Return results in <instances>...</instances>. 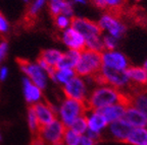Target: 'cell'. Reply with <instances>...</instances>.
<instances>
[{
	"label": "cell",
	"mask_w": 147,
	"mask_h": 145,
	"mask_svg": "<svg viewBox=\"0 0 147 145\" xmlns=\"http://www.w3.org/2000/svg\"><path fill=\"white\" fill-rule=\"evenodd\" d=\"M102 65L119 71H125L129 67V61L127 57L119 52L104 51L101 53Z\"/></svg>",
	"instance_id": "8fae6325"
},
{
	"label": "cell",
	"mask_w": 147,
	"mask_h": 145,
	"mask_svg": "<svg viewBox=\"0 0 147 145\" xmlns=\"http://www.w3.org/2000/svg\"><path fill=\"white\" fill-rule=\"evenodd\" d=\"M98 111L104 116V118L106 119V121L109 124L111 122H115V121L121 120V119L124 118L126 107H124L121 104H115L107 106L105 108H102Z\"/></svg>",
	"instance_id": "2e32d148"
},
{
	"label": "cell",
	"mask_w": 147,
	"mask_h": 145,
	"mask_svg": "<svg viewBox=\"0 0 147 145\" xmlns=\"http://www.w3.org/2000/svg\"><path fill=\"white\" fill-rule=\"evenodd\" d=\"M106 130H107L108 135L111 139L117 141V142L126 143L129 135L133 130V127L128 122H126L124 119H121V120L109 123Z\"/></svg>",
	"instance_id": "30bf717a"
},
{
	"label": "cell",
	"mask_w": 147,
	"mask_h": 145,
	"mask_svg": "<svg viewBox=\"0 0 147 145\" xmlns=\"http://www.w3.org/2000/svg\"><path fill=\"white\" fill-rule=\"evenodd\" d=\"M20 68L22 72L25 74L28 79L36 84L42 90L47 87L49 77L44 69L37 62H32L29 60H20Z\"/></svg>",
	"instance_id": "5b68a950"
},
{
	"label": "cell",
	"mask_w": 147,
	"mask_h": 145,
	"mask_svg": "<svg viewBox=\"0 0 147 145\" xmlns=\"http://www.w3.org/2000/svg\"><path fill=\"white\" fill-rule=\"evenodd\" d=\"M8 52V43L6 41L0 42V64L5 59V57Z\"/></svg>",
	"instance_id": "4dcf8cb0"
},
{
	"label": "cell",
	"mask_w": 147,
	"mask_h": 145,
	"mask_svg": "<svg viewBox=\"0 0 147 145\" xmlns=\"http://www.w3.org/2000/svg\"><path fill=\"white\" fill-rule=\"evenodd\" d=\"M71 27L79 32L84 39L91 38V37H100L102 34V30L98 25V23L90 21L85 17H76L71 18Z\"/></svg>",
	"instance_id": "52a82bcc"
},
{
	"label": "cell",
	"mask_w": 147,
	"mask_h": 145,
	"mask_svg": "<svg viewBox=\"0 0 147 145\" xmlns=\"http://www.w3.org/2000/svg\"><path fill=\"white\" fill-rule=\"evenodd\" d=\"M24 1H25V2H29V0H24Z\"/></svg>",
	"instance_id": "74e56055"
},
{
	"label": "cell",
	"mask_w": 147,
	"mask_h": 145,
	"mask_svg": "<svg viewBox=\"0 0 147 145\" xmlns=\"http://www.w3.org/2000/svg\"><path fill=\"white\" fill-rule=\"evenodd\" d=\"M101 66V53L85 49L80 53V58L74 71L80 77H90L98 72Z\"/></svg>",
	"instance_id": "3957f363"
},
{
	"label": "cell",
	"mask_w": 147,
	"mask_h": 145,
	"mask_svg": "<svg viewBox=\"0 0 147 145\" xmlns=\"http://www.w3.org/2000/svg\"><path fill=\"white\" fill-rule=\"evenodd\" d=\"M88 109L84 102L64 98L56 108V119L59 120L65 128H69L79 117L86 115Z\"/></svg>",
	"instance_id": "7a4b0ae2"
},
{
	"label": "cell",
	"mask_w": 147,
	"mask_h": 145,
	"mask_svg": "<svg viewBox=\"0 0 147 145\" xmlns=\"http://www.w3.org/2000/svg\"><path fill=\"white\" fill-rule=\"evenodd\" d=\"M2 140V135H1V133H0V141Z\"/></svg>",
	"instance_id": "8d00e7d4"
},
{
	"label": "cell",
	"mask_w": 147,
	"mask_h": 145,
	"mask_svg": "<svg viewBox=\"0 0 147 145\" xmlns=\"http://www.w3.org/2000/svg\"><path fill=\"white\" fill-rule=\"evenodd\" d=\"M23 93L26 102L30 106L43 100V90L30 81L27 77H24L23 79Z\"/></svg>",
	"instance_id": "5bb4252c"
},
{
	"label": "cell",
	"mask_w": 147,
	"mask_h": 145,
	"mask_svg": "<svg viewBox=\"0 0 147 145\" xmlns=\"http://www.w3.org/2000/svg\"><path fill=\"white\" fill-rule=\"evenodd\" d=\"M85 49L98 53H102L105 51L103 42L100 37H91V38L85 39Z\"/></svg>",
	"instance_id": "7402d4cb"
},
{
	"label": "cell",
	"mask_w": 147,
	"mask_h": 145,
	"mask_svg": "<svg viewBox=\"0 0 147 145\" xmlns=\"http://www.w3.org/2000/svg\"><path fill=\"white\" fill-rule=\"evenodd\" d=\"M61 42L69 48V50L82 52L85 50V39L79 32L71 27L63 30L60 34Z\"/></svg>",
	"instance_id": "ba28073f"
},
{
	"label": "cell",
	"mask_w": 147,
	"mask_h": 145,
	"mask_svg": "<svg viewBox=\"0 0 147 145\" xmlns=\"http://www.w3.org/2000/svg\"><path fill=\"white\" fill-rule=\"evenodd\" d=\"M80 53L78 51L67 50V52L62 53L61 59L59 60L55 69H71L74 70L80 58Z\"/></svg>",
	"instance_id": "ac0fdd59"
},
{
	"label": "cell",
	"mask_w": 147,
	"mask_h": 145,
	"mask_svg": "<svg viewBox=\"0 0 147 145\" xmlns=\"http://www.w3.org/2000/svg\"><path fill=\"white\" fill-rule=\"evenodd\" d=\"M73 2L78 3V4H85L86 0H73Z\"/></svg>",
	"instance_id": "836d02e7"
},
{
	"label": "cell",
	"mask_w": 147,
	"mask_h": 145,
	"mask_svg": "<svg viewBox=\"0 0 147 145\" xmlns=\"http://www.w3.org/2000/svg\"><path fill=\"white\" fill-rule=\"evenodd\" d=\"M32 108L37 116L40 127L49 124L56 119V107H54L53 104H49V102L41 100V102L33 104Z\"/></svg>",
	"instance_id": "9c48e42d"
},
{
	"label": "cell",
	"mask_w": 147,
	"mask_h": 145,
	"mask_svg": "<svg viewBox=\"0 0 147 145\" xmlns=\"http://www.w3.org/2000/svg\"><path fill=\"white\" fill-rule=\"evenodd\" d=\"M49 1H53V0H49Z\"/></svg>",
	"instance_id": "f35d334b"
},
{
	"label": "cell",
	"mask_w": 147,
	"mask_h": 145,
	"mask_svg": "<svg viewBox=\"0 0 147 145\" xmlns=\"http://www.w3.org/2000/svg\"><path fill=\"white\" fill-rule=\"evenodd\" d=\"M55 145H64V144H63V142H62V141H61V142H58V143H56V144H55Z\"/></svg>",
	"instance_id": "d590c367"
},
{
	"label": "cell",
	"mask_w": 147,
	"mask_h": 145,
	"mask_svg": "<svg viewBox=\"0 0 147 145\" xmlns=\"http://www.w3.org/2000/svg\"><path fill=\"white\" fill-rule=\"evenodd\" d=\"M143 68H144L145 70L147 71V60H146V61H145V63H144V66H143Z\"/></svg>",
	"instance_id": "e575fe53"
},
{
	"label": "cell",
	"mask_w": 147,
	"mask_h": 145,
	"mask_svg": "<svg viewBox=\"0 0 147 145\" xmlns=\"http://www.w3.org/2000/svg\"><path fill=\"white\" fill-rule=\"evenodd\" d=\"M123 119L133 128H147V117L134 107L126 108Z\"/></svg>",
	"instance_id": "9a60e30c"
},
{
	"label": "cell",
	"mask_w": 147,
	"mask_h": 145,
	"mask_svg": "<svg viewBox=\"0 0 147 145\" xmlns=\"http://www.w3.org/2000/svg\"><path fill=\"white\" fill-rule=\"evenodd\" d=\"M67 0H53V1H49V11L53 16L59 15L62 13L64 6L67 4Z\"/></svg>",
	"instance_id": "d4e9b609"
},
{
	"label": "cell",
	"mask_w": 147,
	"mask_h": 145,
	"mask_svg": "<svg viewBox=\"0 0 147 145\" xmlns=\"http://www.w3.org/2000/svg\"><path fill=\"white\" fill-rule=\"evenodd\" d=\"M96 141H94L93 139L88 137L85 134V135H81L79 137L78 141H77L75 145H96Z\"/></svg>",
	"instance_id": "f546056e"
},
{
	"label": "cell",
	"mask_w": 147,
	"mask_h": 145,
	"mask_svg": "<svg viewBox=\"0 0 147 145\" xmlns=\"http://www.w3.org/2000/svg\"><path fill=\"white\" fill-rule=\"evenodd\" d=\"M130 82L139 86L147 85V71L143 67L130 66L125 70Z\"/></svg>",
	"instance_id": "e0dca14e"
},
{
	"label": "cell",
	"mask_w": 147,
	"mask_h": 145,
	"mask_svg": "<svg viewBox=\"0 0 147 145\" xmlns=\"http://www.w3.org/2000/svg\"><path fill=\"white\" fill-rule=\"evenodd\" d=\"M85 116L88 125L87 132H91L102 137V133L108 126V122L104 118V116L99 111H87Z\"/></svg>",
	"instance_id": "7c38bea8"
},
{
	"label": "cell",
	"mask_w": 147,
	"mask_h": 145,
	"mask_svg": "<svg viewBox=\"0 0 147 145\" xmlns=\"http://www.w3.org/2000/svg\"><path fill=\"white\" fill-rule=\"evenodd\" d=\"M126 143L131 145H147V128H133Z\"/></svg>",
	"instance_id": "ffe728a7"
},
{
	"label": "cell",
	"mask_w": 147,
	"mask_h": 145,
	"mask_svg": "<svg viewBox=\"0 0 147 145\" xmlns=\"http://www.w3.org/2000/svg\"><path fill=\"white\" fill-rule=\"evenodd\" d=\"M79 137H80V135L75 133L69 128H67L65 131H64L63 137H62V142H63L64 145H75L77 141H78Z\"/></svg>",
	"instance_id": "484cf974"
},
{
	"label": "cell",
	"mask_w": 147,
	"mask_h": 145,
	"mask_svg": "<svg viewBox=\"0 0 147 145\" xmlns=\"http://www.w3.org/2000/svg\"><path fill=\"white\" fill-rule=\"evenodd\" d=\"M98 25L100 27V29L102 31L104 30L108 31L109 34L111 35V37H113L115 39H119L126 33V27H125V25H123L119 21V19H117L115 16L110 15L108 13L104 14L100 18Z\"/></svg>",
	"instance_id": "4fadbf2b"
},
{
	"label": "cell",
	"mask_w": 147,
	"mask_h": 145,
	"mask_svg": "<svg viewBox=\"0 0 147 145\" xmlns=\"http://www.w3.org/2000/svg\"><path fill=\"white\" fill-rule=\"evenodd\" d=\"M62 52L57 49H45L41 52L39 58L43 60L45 63H47L49 66L56 68L58 62L61 59Z\"/></svg>",
	"instance_id": "d6986e66"
},
{
	"label": "cell",
	"mask_w": 147,
	"mask_h": 145,
	"mask_svg": "<svg viewBox=\"0 0 147 145\" xmlns=\"http://www.w3.org/2000/svg\"><path fill=\"white\" fill-rule=\"evenodd\" d=\"M102 42H103L105 51H113L117 45V39L113 38V37H108V36L104 37Z\"/></svg>",
	"instance_id": "f1b7e54d"
},
{
	"label": "cell",
	"mask_w": 147,
	"mask_h": 145,
	"mask_svg": "<svg viewBox=\"0 0 147 145\" xmlns=\"http://www.w3.org/2000/svg\"><path fill=\"white\" fill-rule=\"evenodd\" d=\"M27 123L28 126H29V129L32 133L37 134L40 129V124L38 122V119H37V116L35 114L34 110H33L32 106L29 107L27 112Z\"/></svg>",
	"instance_id": "cb8c5ba5"
},
{
	"label": "cell",
	"mask_w": 147,
	"mask_h": 145,
	"mask_svg": "<svg viewBox=\"0 0 147 145\" xmlns=\"http://www.w3.org/2000/svg\"><path fill=\"white\" fill-rule=\"evenodd\" d=\"M47 0H34L29 8V15L30 16H36L37 14L41 11V9L45 6Z\"/></svg>",
	"instance_id": "83f0119b"
},
{
	"label": "cell",
	"mask_w": 147,
	"mask_h": 145,
	"mask_svg": "<svg viewBox=\"0 0 147 145\" xmlns=\"http://www.w3.org/2000/svg\"><path fill=\"white\" fill-rule=\"evenodd\" d=\"M9 31V23L7 19L0 13V34H5Z\"/></svg>",
	"instance_id": "1f68e13d"
},
{
	"label": "cell",
	"mask_w": 147,
	"mask_h": 145,
	"mask_svg": "<svg viewBox=\"0 0 147 145\" xmlns=\"http://www.w3.org/2000/svg\"><path fill=\"white\" fill-rule=\"evenodd\" d=\"M69 129L73 130L75 133H77L78 135H85L86 132L88 130V125H87V119H86V116H81L77 119L73 124L69 126Z\"/></svg>",
	"instance_id": "603a6c76"
},
{
	"label": "cell",
	"mask_w": 147,
	"mask_h": 145,
	"mask_svg": "<svg viewBox=\"0 0 147 145\" xmlns=\"http://www.w3.org/2000/svg\"><path fill=\"white\" fill-rule=\"evenodd\" d=\"M88 111H98L110 104H121L128 108L131 106V94L111 86L103 85L95 88L85 102Z\"/></svg>",
	"instance_id": "6da1fadb"
},
{
	"label": "cell",
	"mask_w": 147,
	"mask_h": 145,
	"mask_svg": "<svg viewBox=\"0 0 147 145\" xmlns=\"http://www.w3.org/2000/svg\"><path fill=\"white\" fill-rule=\"evenodd\" d=\"M71 18L67 17V16L63 15V14H59V15L54 16V23L56 27H58L59 30L63 31L67 30V27H71Z\"/></svg>",
	"instance_id": "4316f807"
},
{
	"label": "cell",
	"mask_w": 147,
	"mask_h": 145,
	"mask_svg": "<svg viewBox=\"0 0 147 145\" xmlns=\"http://www.w3.org/2000/svg\"><path fill=\"white\" fill-rule=\"evenodd\" d=\"M74 76H76V73L71 69H55L54 73L50 77V79L55 83L64 85Z\"/></svg>",
	"instance_id": "44dd1931"
},
{
	"label": "cell",
	"mask_w": 147,
	"mask_h": 145,
	"mask_svg": "<svg viewBox=\"0 0 147 145\" xmlns=\"http://www.w3.org/2000/svg\"><path fill=\"white\" fill-rule=\"evenodd\" d=\"M67 128L59 120L55 119L49 124L40 127L36 138L41 142L42 145H55L61 142L64 131Z\"/></svg>",
	"instance_id": "277c9868"
},
{
	"label": "cell",
	"mask_w": 147,
	"mask_h": 145,
	"mask_svg": "<svg viewBox=\"0 0 147 145\" xmlns=\"http://www.w3.org/2000/svg\"><path fill=\"white\" fill-rule=\"evenodd\" d=\"M136 1H139V0H136Z\"/></svg>",
	"instance_id": "ab89813d"
},
{
	"label": "cell",
	"mask_w": 147,
	"mask_h": 145,
	"mask_svg": "<svg viewBox=\"0 0 147 145\" xmlns=\"http://www.w3.org/2000/svg\"><path fill=\"white\" fill-rule=\"evenodd\" d=\"M62 91L65 98L76 100L79 102H86L88 98L87 84L82 77L74 76L69 81L62 85Z\"/></svg>",
	"instance_id": "8992f818"
},
{
	"label": "cell",
	"mask_w": 147,
	"mask_h": 145,
	"mask_svg": "<svg viewBox=\"0 0 147 145\" xmlns=\"http://www.w3.org/2000/svg\"><path fill=\"white\" fill-rule=\"evenodd\" d=\"M9 75V70L6 66H0V81H5Z\"/></svg>",
	"instance_id": "d6a6232c"
}]
</instances>
